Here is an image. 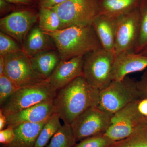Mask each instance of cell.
I'll return each instance as SVG.
<instances>
[{
  "label": "cell",
  "instance_id": "27",
  "mask_svg": "<svg viewBox=\"0 0 147 147\" xmlns=\"http://www.w3.org/2000/svg\"><path fill=\"white\" fill-rule=\"evenodd\" d=\"M114 142L105 134H99L83 139L73 147H108Z\"/></svg>",
  "mask_w": 147,
  "mask_h": 147
},
{
  "label": "cell",
  "instance_id": "18",
  "mask_svg": "<svg viewBox=\"0 0 147 147\" xmlns=\"http://www.w3.org/2000/svg\"><path fill=\"white\" fill-rule=\"evenodd\" d=\"M141 0H98L100 14L116 18L138 8Z\"/></svg>",
  "mask_w": 147,
  "mask_h": 147
},
{
  "label": "cell",
  "instance_id": "32",
  "mask_svg": "<svg viewBox=\"0 0 147 147\" xmlns=\"http://www.w3.org/2000/svg\"><path fill=\"white\" fill-rule=\"evenodd\" d=\"M12 9L10 3L7 2L5 0H0V11L1 15L7 13Z\"/></svg>",
  "mask_w": 147,
  "mask_h": 147
},
{
  "label": "cell",
  "instance_id": "6",
  "mask_svg": "<svg viewBox=\"0 0 147 147\" xmlns=\"http://www.w3.org/2000/svg\"><path fill=\"white\" fill-rule=\"evenodd\" d=\"M115 57L103 48L86 54L83 58V76L99 90L104 88L113 81Z\"/></svg>",
  "mask_w": 147,
  "mask_h": 147
},
{
  "label": "cell",
  "instance_id": "33",
  "mask_svg": "<svg viewBox=\"0 0 147 147\" xmlns=\"http://www.w3.org/2000/svg\"><path fill=\"white\" fill-rule=\"evenodd\" d=\"M7 123V117L3 114L2 110L0 109V130L4 129Z\"/></svg>",
  "mask_w": 147,
  "mask_h": 147
},
{
  "label": "cell",
  "instance_id": "23",
  "mask_svg": "<svg viewBox=\"0 0 147 147\" xmlns=\"http://www.w3.org/2000/svg\"><path fill=\"white\" fill-rule=\"evenodd\" d=\"M60 117L57 113L47 120L38 137L34 147H45L54 134L61 126Z\"/></svg>",
  "mask_w": 147,
  "mask_h": 147
},
{
  "label": "cell",
  "instance_id": "14",
  "mask_svg": "<svg viewBox=\"0 0 147 147\" xmlns=\"http://www.w3.org/2000/svg\"><path fill=\"white\" fill-rule=\"evenodd\" d=\"M147 68V56L127 52L116 56L112 71V81H121L129 74Z\"/></svg>",
  "mask_w": 147,
  "mask_h": 147
},
{
  "label": "cell",
  "instance_id": "5",
  "mask_svg": "<svg viewBox=\"0 0 147 147\" xmlns=\"http://www.w3.org/2000/svg\"><path fill=\"white\" fill-rule=\"evenodd\" d=\"M51 8L60 18L61 30L72 26L92 25L100 14L98 0H67Z\"/></svg>",
  "mask_w": 147,
  "mask_h": 147
},
{
  "label": "cell",
  "instance_id": "15",
  "mask_svg": "<svg viewBox=\"0 0 147 147\" xmlns=\"http://www.w3.org/2000/svg\"><path fill=\"white\" fill-rule=\"evenodd\" d=\"M22 47L30 58L56 48L52 38L38 26L33 27L24 40Z\"/></svg>",
  "mask_w": 147,
  "mask_h": 147
},
{
  "label": "cell",
  "instance_id": "19",
  "mask_svg": "<svg viewBox=\"0 0 147 147\" xmlns=\"http://www.w3.org/2000/svg\"><path fill=\"white\" fill-rule=\"evenodd\" d=\"M34 70L45 79L49 78L60 62L58 52L46 51L30 58Z\"/></svg>",
  "mask_w": 147,
  "mask_h": 147
},
{
  "label": "cell",
  "instance_id": "9",
  "mask_svg": "<svg viewBox=\"0 0 147 147\" xmlns=\"http://www.w3.org/2000/svg\"><path fill=\"white\" fill-rule=\"evenodd\" d=\"M3 56L5 60L3 74L18 88L40 83L46 80L34 70L30 57L24 52Z\"/></svg>",
  "mask_w": 147,
  "mask_h": 147
},
{
  "label": "cell",
  "instance_id": "25",
  "mask_svg": "<svg viewBox=\"0 0 147 147\" xmlns=\"http://www.w3.org/2000/svg\"><path fill=\"white\" fill-rule=\"evenodd\" d=\"M19 52H24L22 45L11 37L1 31L0 55L5 56Z\"/></svg>",
  "mask_w": 147,
  "mask_h": 147
},
{
  "label": "cell",
  "instance_id": "35",
  "mask_svg": "<svg viewBox=\"0 0 147 147\" xmlns=\"http://www.w3.org/2000/svg\"><path fill=\"white\" fill-rule=\"evenodd\" d=\"M5 66V60L4 57L2 55H0V75L3 74Z\"/></svg>",
  "mask_w": 147,
  "mask_h": 147
},
{
  "label": "cell",
  "instance_id": "22",
  "mask_svg": "<svg viewBox=\"0 0 147 147\" xmlns=\"http://www.w3.org/2000/svg\"><path fill=\"white\" fill-rule=\"evenodd\" d=\"M108 147H147V122L128 137Z\"/></svg>",
  "mask_w": 147,
  "mask_h": 147
},
{
  "label": "cell",
  "instance_id": "24",
  "mask_svg": "<svg viewBox=\"0 0 147 147\" xmlns=\"http://www.w3.org/2000/svg\"><path fill=\"white\" fill-rule=\"evenodd\" d=\"M139 32L134 53H139L147 47V0H141L139 7Z\"/></svg>",
  "mask_w": 147,
  "mask_h": 147
},
{
  "label": "cell",
  "instance_id": "36",
  "mask_svg": "<svg viewBox=\"0 0 147 147\" xmlns=\"http://www.w3.org/2000/svg\"><path fill=\"white\" fill-rule=\"evenodd\" d=\"M139 53L142 54V55L147 56V47H146V48H145L143 51H142L141 53Z\"/></svg>",
  "mask_w": 147,
  "mask_h": 147
},
{
  "label": "cell",
  "instance_id": "3",
  "mask_svg": "<svg viewBox=\"0 0 147 147\" xmlns=\"http://www.w3.org/2000/svg\"><path fill=\"white\" fill-rule=\"evenodd\" d=\"M142 99L137 82L127 76L121 81H112L100 90L98 107L114 114L128 104Z\"/></svg>",
  "mask_w": 147,
  "mask_h": 147
},
{
  "label": "cell",
  "instance_id": "21",
  "mask_svg": "<svg viewBox=\"0 0 147 147\" xmlns=\"http://www.w3.org/2000/svg\"><path fill=\"white\" fill-rule=\"evenodd\" d=\"M76 143L71 125L64 123L45 147H73Z\"/></svg>",
  "mask_w": 147,
  "mask_h": 147
},
{
  "label": "cell",
  "instance_id": "26",
  "mask_svg": "<svg viewBox=\"0 0 147 147\" xmlns=\"http://www.w3.org/2000/svg\"><path fill=\"white\" fill-rule=\"evenodd\" d=\"M10 79L4 74L0 75V105L7 100L19 89Z\"/></svg>",
  "mask_w": 147,
  "mask_h": 147
},
{
  "label": "cell",
  "instance_id": "2",
  "mask_svg": "<svg viewBox=\"0 0 147 147\" xmlns=\"http://www.w3.org/2000/svg\"><path fill=\"white\" fill-rule=\"evenodd\" d=\"M46 33L54 41L61 61L84 56L102 48L92 25L72 26Z\"/></svg>",
  "mask_w": 147,
  "mask_h": 147
},
{
  "label": "cell",
  "instance_id": "30",
  "mask_svg": "<svg viewBox=\"0 0 147 147\" xmlns=\"http://www.w3.org/2000/svg\"><path fill=\"white\" fill-rule=\"evenodd\" d=\"M67 0H38V5L40 7L51 8Z\"/></svg>",
  "mask_w": 147,
  "mask_h": 147
},
{
  "label": "cell",
  "instance_id": "16",
  "mask_svg": "<svg viewBox=\"0 0 147 147\" xmlns=\"http://www.w3.org/2000/svg\"><path fill=\"white\" fill-rule=\"evenodd\" d=\"M92 26L102 48L115 57V18L99 14Z\"/></svg>",
  "mask_w": 147,
  "mask_h": 147
},
{
  "label": "cell",
  "instance_id": "29",
  "mask_svg": "<svg viewBox=\"0 0 147 147\" xmlns=\"http://www.w3.org/2000/svg\"><path fill=\"white\" fill-rule=\"evenodd\" d=\"M137 84L143 98H147V70L143 74L141 79L137 82Z\"/></svg>",
  "mask_w": 147,
  "mask_h": 147
},
{
  "label": "cell",
  "instance_id": "10",
  "mask_svg": "<svg viewBox=\"0 0 147 147\" xmlns=\"http://www.w3.org/2000/svg\"><path fill=\"white\" fill-rule=\"evenodd\" d=\"M115 19V57L134 52L139 36V7Z\"/></svg>",
  "mask_w": 147,
  "mask_h": 147
},
{
  "label": "cell",
  "instance_id": "7",
  "mask_svg": "<svg viewBox=\"0 0 147 147\" xmlns=\"http://www.w3.org/2000/svg\"><path fill=\"white\" fill-rule=\"evenodd\" d=\"M113 114L98 107L87 109L71 124L76 142L86 138L104 134L112 123Z\"/></svg>",
  "mask_w": 147,
  "mask_h": 147
},
{
  "label": "cell",
  "instance_id": "4",
  "mask_svg": "<svg viewBox=\"0 0 147 147\" xmlns=\"http://www.w3.org/2000/svg\"><path fill=\"white\" fill-rule=\"evenodd\" d=\"M57 90L47 79L43 82L19 89L1 106L6 116L38 103L54 100Z\"/></svg>",
  "mask_w": 147,
  "mask_h": 147
},
{
  "label": "cell",
  "instance_id": "12",
  "mask_svg": "<svg viewBox=\"0 0 147 147\" xmlns=\"http://www.w3.org/2000/svg\"><path fill=\"white\" fill-rule=\"evenodd\" d=\"M55 113L53 100L40 102L7 116V123L5 127L25 123L42 122L47 120Z\"/></svg>",
  "mask_w": 147,
  "mask_h": 147
},
{
  "label": "cell",
  "instance_id": "1",
  "mask_svg": "<svg viewBox=\"0 0 147 147\" xmlns=\"http://www.w3.org/2000/svg\"><path fill=\"white\" fill-rule=\"evenodd\" d=\"M100 90L83 75L57 91L53 100L56 113L64 123L70 124L89 108L99 105Z\"/></svg>",
  "mask_w": 147,
  "mask_h": 147
},
{
  "label": "cell",
  "instance_id": "20",
  "mask_svg": "<svg viewBox=\"0 0 147 147\" xmlns=\"http://www.w3.org/2000/svg\"><path fill=\"white\" fill-rule=\"evenodd\" d=\"M38 26L45 32L61 30V21L57 13L51 8L40 7L38 14Z\"/></svg>",
  "mask_w": 147,
  "mask_h": 147
},
{
  "label": "cell",
  "instance_id": "8",
  "mask_svg": "<svg viewBox=\"0 0 147 147\" xmlns=\"http://www.w3.org/2000/svg\"><path fill=\"white\" fill-rule=\"evenodd\" d=\"M140 100L128 104L113 114L111 125L105 135L114 142L119 141L128 137L146 123L147 117L142 115L137 107Z\"/></svg>",
  "mask_w": 147,
  "mask_h": 147
},
{
  "label": "cell",
  "instance_id": "31",
  "mask_svg": "<svg viewBox=\"0 0 147 147\" xmlns=\"http://www.w3.org/2000/svg\"><path fill=\"white\" fill-rule=\"evenodd\" d=\"M137 107L139 113L142 115L147 117V98L140 100L138 103Z\"/></svg>",
  "mask_w": 147,
  "mask_h": 147
},
{
  "label": "cell",
  "instance_id": "34",
  "mask_svg": "<svg viewBox=\"0 0 147 147\" xmlns=\"http://www.w3.org/2000/svg\"><path fill=\"white\" fill-rule=\"evenodd\" d=\"M10 3L19 4L30 5L33 2V0H5Z\"/></svg>",
  "mask_w": 147,
  "mask_h": 147
},
{
  "label": "cell",
  "instance_id": "11",
  "mask_svg": "<svg viewBox=\"0 0 147 147\" xmlns=\"http://www.w3.org/2000/svg\"><path fill=\"white\" fill-rule=\"evenodd\" d=\"M38 21V15L34 11H19L1 18L0 29L22 46L28 34Z\"/></svg>",
  "mask_w": 147,
  "mask_h": 147
},
{
  "label": "cell",
  "instance_id": "28",
  "mask_svg": "<svg viewBox=\"0 0 147 147\" xmlns=\"http://www.w3.org/2000/svg\"><path fill=\"white\" fill-rule=\"evenodd\" d=\"M14 129L12 127H7L0 130V143L3 145H7L11 143L15 138Z\"/></svg>",
  "mask_w": 147,
  "mask_h": 147
},
{
  "label": "cell",
  "instance_id": "17",
  "mask_svg": "<svg viewBox=\"0 0 147 147\" xmlns=\"http://www.w3.org/2000/svg\"><path fill=\"white\" fill-rule=\"evenodd\" d=\"M47 121L39 123H25L12 127L15 132L14 140L3 147H34L38 137Z\"/></svg>",
  "mask_w": 147,
  "mask_h": 147
},
{
  "label": "cell",
  "instance_id": "13",
  "mask_svg": "<svg viewBox=\"0 0 147 147\" xmlns=\"http://www.w3.org/2000/svg\"><path fill=\"white\" fill-rule=\"evenodd\" d=\"M83 58L84 56H79L68 61H60L47 79L53 88L57 91L83 75Z\"/></svg>",
  "mask_w": 147,
  "mask_h": 147
}]
</instances>
